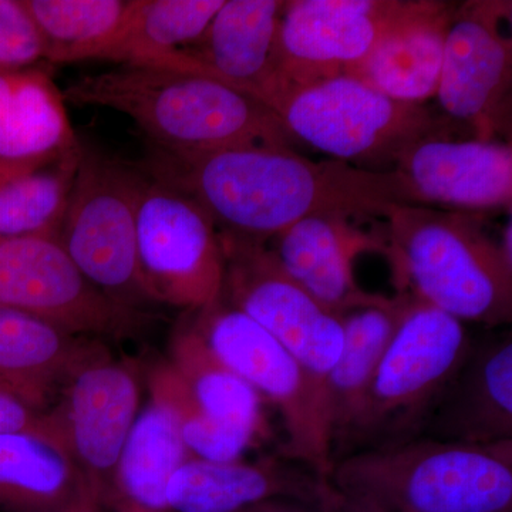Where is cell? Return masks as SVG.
Masks as SVG:
<instances>
[{"mask_svg": "<svg viewBox=\"0 0 512 512\" xmlns=\"http://www.w3.org/2000/svg\"><path fill=\"white\" fill-rule=\"evenodd\" d=\"M153 168L154 178L194 198L220 234L256 244L316 215L384 218L393 205L407 204L393 170L312 161L289 147L161 151Z\"/></svg>", "mask_w": 512, "mask_h": 512, "instance_id": "obj_1", "label": "cell"}, {"mask_svg": "<svg viewBox=\"0 0 512 512\" xmlns=\"http://www.w3.org/2000/svg\"><path fill=\"white\" fill-rule=\"evenodd\" d=\"M64 99L126 114L165 153L291 148L296 141L261 100L198 70L124 64L82 77Z\"/></svg>", "mask_w": 512, "mask_h": 512, "instance_id": "obj_2", "label": "cell"}, {"mask_svg": "<svg viewBox=\"0 0 512 512\" xmlns=\"http://www.w3.org/2000/svg\"><path fill=\"white\" fill-rule=\"evenodd\" d=\"M326 480L348 512H512V441L419 437L340 458Z\"/></svg>", "mask_w": 512, "mask_h": 512, "instance_id": "obj_3", "label": "cell"}, {"mask_svg": "<svg viewBox=\"0 0 512 512\" xmlns=\"http://www.w3.org/2000/svg\"><path fill=\"white\" fill-rule=\"evenodd\" d=\"M471 345L463 322L407 295L365 397L330 451L332 464L349 454L423 437Z\"/></svg>", "mask_w": 512, "mask_h": 512, "instance_id": "obj_4", "label": "cell"}, {"mask_svg": "<svg viewBox=\"0 0 512 512\" xmlns=\"http://www.w3.org/2000/svg\"><path fill=\"white\" fill-rule=\"evenodd\" d=\"M384 218L414 296L463 323L511 322L512 264L485 234L483 214L400 204Z\"/></svg>", "mask_w": 512, "mask_h": 512, "instance_id": "obj_5", "label": "cell"}, {"mask_svg": "<svg viewBox=\"0 0 512 512\" xmlns=\"http://www.w3.org/2000/svg\"><path fill=\"white\" fill-rule=\"evenodd\" d=\"M271 110L295 140L367 170H393L413 144L446 136L423 104L390 99L353 76L289 90Z\"/></svg>", "mask_w": 512, "mask_h": 512, "instance_id": "obj_6", "label": "cell"}, {"mask_svg": "<svg viewBox=\"0 0 512 512\" xmlns=\"http://www.w3.org/2000/svg\"><path fill=\"white\" fill-rule=\"evenodd\" d=\"M197 313L192 326L211 352L281 413L286 441L279 456L326 480L332 461L322 413V382L255 320L222 299Z\"/></svg>", "mask_w": 512, "mask_h": 512, "instance_id": "obj_7", "label": "cell"}, {"mask_svg": "<svg viewBox=\"0 0 512 512\" xmlns=\"http://www.w3.org/2000/svg\"><path fill=\"white\" fill-rule=\"evenodd\" d=\"M141 177L126 165L83 148L62 225L60 245L96 288L140 309L148 298L137 261Z\"/></svg>", "mask_w": 512, "mask_h": 512, "instance_id": "obj_8", "label": "cell"}, {"mask_svg": "<svg viewBox=\"0 0 512 512\" xmlns=\"http://www.w3.org/2000/svg\"><path fill=\"white\" fill-rule=\"evenodd\" d=\"M136 222L138 271L151 302L200 312L220 301V231L194 198L157 178H141Z\"/></svg>", "mask_w": 512, "mask_h": 512, "instance_id": "obj_9", "label": "cell"}, {"mask_svg": "<svg viewBox=\"0 0 512 512\" xmlns=\"http://www.w3.org/2000/svg\"><path fill=\"white\" fill-rule=\"evenodd\" d=\"M221 235V299L255 320L322 382L343 349L342 322L286 274L265 244Z\"/></svg>", "mask_w": 512, "mask_h": 512, "instance_id": "obj_10", "label": "cell"}, {"mask_svg": "<svg viewBox=\"0 0 512 512\" xmlns=\"http://www.w3.org/2000/svg\"><path fill=\"white\" fill-rule=\"evenodd\" d=\"M0 305L96 340L128 338L141 325L140 309L96 288L55 237L0 241Z\"/></svg>", "mask_w": 512, "mask_h": 512, "instance_id": "obj_11", "label": "cell"}, {"mask_svg": "<svg viewBox=\"0 0 512 512\" xmlns=\"http://www.w3.org/2000/svg\"><path fill=\"white\" fill-rule=\"evenodd\" d=\"M409 0H293L285 2L276 37V89L289 90L353 76L404 13Z\"/></svg>", "mask_w": 512, "mask_h": 512, "instance_id": "obj_12", "label": "cell"}, {"mask_svg": "<svg viewBox=\"0 0 512 512\" xmlns=\"http://www.w3.org/2000/svg\"><path fill=\"white\" fill-rule=\"evenodd\" d=\"M141 386L137 365L114 359L100 342L67 377L50 409L60 443L89 478L101 508L141 412Z\"/></svg>", "mask_w": 512, "mask_h": 512, "instance_id": "obj_13", "label": "cell"}, {"mask_svg": "<svg viewBox=\"0 0 512 512\" xmlns=\"http://www.w3.org/2000/svg\"><path fill=\"white\" fill-rule=\"evenodd\" d=\"M511 2L474 0L457 6L448 26L437 99L448 117L480 140H497L510 114L512 42L504 25Z\"/></svg>", "mask_w": 512, "mask_h": 512, "instance_id": "obj_14", "label": "cell"}, {"mask_svg": "<svg viewBox=\"0 0 512 512\" xmlns=\"http://www.w3.org/2000/svg\"><path fill=\"white\" fill-rule=\"evenodd\" d=\"M409 205L476 212L512 204V147L498 140L424 138L393 167Z\"/></svg>", "mask_w": 512, "mask_h": 512, "instance_id": "obj_15", "label": "cell"}, {"mask_svg": "<svg viewBox=\"0 0 512 512\" xmlns=\"http://www.w3.org/2000/svg\"><path fill=\"white\" fill-rule=\"evenodd\" d=\"M170 512H235L268 500H293L328 510L336 504L328 481L282 456L255 463L190 457L167 485Z\"/></svg>", "mask_w": 512, "mask_h": 512, "instance_id": "obj_16", "label": "cell"}, {"mask_svg": "<svg viewBox=\"0 0 512 512\" xmlns=\"http://www.w3.org/2000/svg\"><path fill=\"white\" fill-rule=\"evenodd\" d=\"M275 239L278 247L274 254L286 274L338 318L392 302L357 286L353 276L356 256L384 248L375 238L353 228L346 218H305Z\"/></svg>", "mask_w": 512, "mask_h": 512, "instance_id": "obj_17", "label": "cell"}, {"mask_svg": "<svg viewBox=\"0 0 512 512\" xmlns=\"http://www.w3.org/2000/svg\"><path fill=\"white\" fill-rule=\"evenodd\" d=\"M423 437L471 446L512 441L511 333L471 345Z\"/></svg>", "mask_w": 512, "mask_h": 512, "instance_id": "obj_18", "label": "cell"}, {"mask_svg": "<svg viewBox=\"0 0 512 512\" xmlns=\"http://www.w3.org/2000/svg\"><path fill=\"white\" fill-rule=\"evenodd\" d=\"M284 6L279 0H224L200 39L181 53L268 106L276 89V37Z\"/></svg>", "mask_w": 512, "mask_h": 512, "instance_id": "obj_19", "label": "cell"}, {"mask_svg": "<svg viewBox=\"0 0 512 512\" xmlns=\"http://www.w3.org/2000/svg\"><path fill=\"white\" fill-rule=\"evenodd\" d=\"M457 6L412 0L353 77L390 99L423 104L439 90L448 26Z\"/></svg>", "mask_w": 512, "mask_h": 512, "instance_id": "obj_20", "label": "cell"}, {"mask_svg": "<svg viewBox=\"0 0 512 512\" xmlns=\"http://www.w3.org/2000/svg\"><path fill=\"white\" fill-rule=\"evenodd\" d=\"M100 503L66 448L33 433L0 436V512H87Z\"/></svg>", "mask_w": 512, "mask_h": 512, "instance_id": "obj_21", "label": "cell"}, {"mask_svg": "<svg viewBox=\"0 0 512 512\" xmlns=\"http://www.w3.org/2000/svg\"><path fill=\"white\" fill-rule=\"evenodd\" d=\"M99 343L0 305V382L49 410L67 377Z\"/></svg>", "mask_w": 512, "mask_h": 512, "instance_id": "obj_22", "label": "cell"}, {"mask_svg": "<svg viewBox=\"0 0 512 512\" xmlns=\"http://www.w3.org/2000/svg\"><path fill=\"white\" fill-rule=\"evenodd\" d=\"M190 457L173 412L150 397L121 451L103 507L114 512H170L168 481Z\"/></svg>", "mask_w": 512, "mask_h": 512, "instance_id": "obj_23", "label": "cell"}, {"mask_svg": "<svg viewBox=\"0 0 512 512\" xmlns=\"http://www.w3.org/2000/svg\"><path fill=\"white\" fill-rule=\"evenodd\" d=\"M406 299L407 295L397 296L389 305L359 309L340 318L342 353L322 379V413L330 451L359 409L384 350L402 318Z\"/></svg>", "mask_w": 512, "mask_h": 512, "instance_id": "obj_24", "label": "cell"}, {"mask_svg": "<svg viewBox=\"0 0 512 512\" xmlns=\"http://www.w3.org/2000/svg\"><path fill=\"white\" fill-rule=\"evenodd\" d=\"M82 154L77 143L36 160L0 161V241L57 238Z\"/></svg>", "mask_w": 512, "mask_h": 512, "instance_id": "obj_25", "label": "cell"}, {"mask_svg": "<svg viewBox=\"0 0 512 512\" xmlns=\"http://www.w3.org/2000/svg\"><path fill=\"white\" fill-rule=\"evenodd\" d=\"M222 5L224 0H137L126 25L100 60L201 72L181 52L200 39Z\"/></svg>", "mask_w": 512, "mask_h": 512, "instance_id": "obj_26", "label": "cell"}, {"mask_svg": "<svg viewBox=\"0 0 512 512\" xmlns=\"http://www.w3.org/2000/svg\"><path fill=\"white\" fill-rule=\"evenodd\" d=\"M168 362L210 419L252 437L261 433V396L218 360L194 326L175 330Z\"/></svg>", "mask_w": 512, "mask_h": 512, "instance_id": "obj_27", "label": "cell"}, {"mask_svg": "<svg viewBox=\"0 0 512 512\" xmlns=\"http://www.w3.org/2000/svg\"><path fill=\"white\" fill-rule=\"evenodd\" d=\"M46 47V62L100 60L137 0H25Z\"/></svg>", "mask_w": 512, "mask_h": 512, "instance_id": "obj_28", "label": "cell"}, {"mask_svg": "<svg viewBox=\"0 0 512 512\" xmlns=\"http://www.w3.org/2000/svg\"><path fill=\"white\" fill-rule=\"evenodd\" d=\"M77 143L64 97L49 74L23 70L8 113L0 121V161L36 160Z\"/></svg>", "mask_w": 512, "mask_h": 512, "instance_id": "obj_29", "label": "cell"}, {"mask_svg": "<svg viewBox=\"0 0 512 512\" xmlns=\"http://www.w3.org/2000/svg\"><path fill=\"white\" fill-rule=\"evenodd\" d=\"M148 387L150 396L173 412L191 457L218 463L239 460L255 439L242 431L222 426L202 412L168 360L151 369Z\"/></svg>", "mask_w": 512, "mask_h": 512, "instance_id": "obj_30", "label": "cell"}, {"mask_svg": "<svg viewBox=\"0 0 512 512\" xmlns=\"http://www.w3.org/2000/svg\"><path fill=\"white\" fill-rule=\"evenodd\" d=\"M40 60L45 40L25 0H0V67L25 70Z\"/></svg>", "mask_w": 512, "mask_h": 512, "instance_id": "obj_31", "label": "cell"}, {"mask_svg": "<svg viewBox=\"0 0 512 512\" xmlns=\"http://www.w3.org/2000/svg\"><path fill=\"white\" fill-rule=\"evenodd\" d=\"M16 433L40 434L60 443L50 409H40L8 384L0 382V436Z\"/></svg>", "mask_w": 512, "mask_h": 512, "instance_id": "obj_32", "label": "cell"}, {"mask_svg": "<svg viewBox=\"0 0 512 512\" xmlns=\"http://www.w3.org/2000/svg\"><path fill=\"white\" fill-rule=\"evenodd\" d=\"M26 70V69H25ZM23 70H10L0 67V121L8 113L10 103L22 79Z\"/></svg>", "mask_w": 512, "mask_h": 512, "instance_id": "obj_33", "label": "cell"}, {"mask_svg": "<svg viewBox=\"0 0 512 512\" xmlns=\"http://www.w3.org/2000/svg\"><path fill=\"white\" fill-rule=\"evenodd\" d=\"M320 508L293 500H268L235 512H318Z\"/></svg>", "mask_w": 512, "mask_h": 512, "instance_id": "obj_34", "label": "cell"}, {"mask_svg": "<svg viewBox=\"0 0 512 512\" xmlns=\"http://www.w3.org/2000/svg\"><path fill=\"white\" fill-rule=\"evenodd\" d=\"M501 252H503L504 258L512 264V221L511 215L508 218L507 224L503 229V237H501L500 244Z\"/></svg>", "mask_w": 512, "mask_h": 512, "instance_id": "obj_35", "label": "cell"}, {"mask_svg": "<svg viewBox=\"0 0 512 512\" xmlns=\"http://www.w3.org/2000/svg\"><path fill=\"white\" fill-rule=\"evenodd\" d=\"M318 512H348V511L340 510V508H329V510H320Z\"/></svg>", "mask_w": 512, "mask_h": 512, "instance_id": "obj_36", "label": "cell"}, {"mask_svg": "<svg viewBox=\"0 0 512 512\" xmlns=\"http://www.w3.org/2000/svg\"><path fill=\"white\" fill-rule=\"evenodd\" d=\"M87 512H101V508H99V510H92V511H87Z\"/></svg>", "mask_w": 512, "mask_h": 512, "instance_id": "obj_37", "label": "cell"}]
</instances>
